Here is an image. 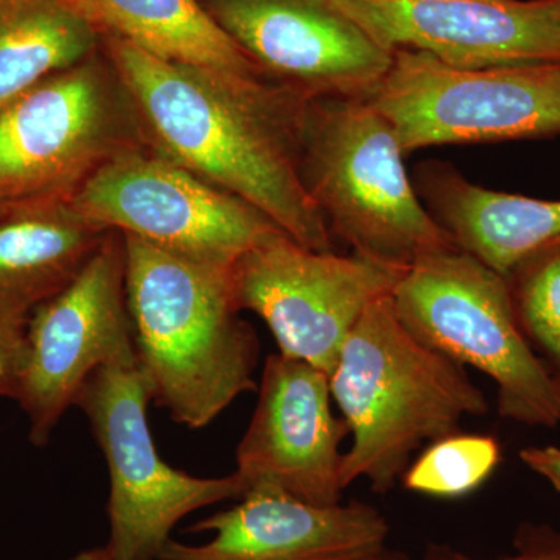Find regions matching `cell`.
<instances>
[{"mask_svg":"<svg viewBox=\"0 0 560 560\" xmlns=\"http://www.w3.org/2000/svg\"><path fill=\"white\" fill-rule=\"evenodd\" d=\"M69 560H117L113 558V555L106 547L90 548V550H83L77 552L73 558Z\"/></svg>","mask_w":560,"mask_h":560,"instance_id":"d4e9b609","label":"cell"},{"mask_svg":"<svg viewBox=\"0 0 560 560\" xmlns=\"http://www.w3.org/2000/svg\"><path fill=\"white\" fill-rule=\"evenodd\" d=\"M419 560H455V550L434 545V547H430L429 550L425 551V555Z\"/></svg>","mask_w":560,"mask_h":560,"instance_id":"484cf974","label":"cell"},{"mask_svg":"<svg viewBox=\"0 0 560 560\" xmlns=\"http://www.w3.org/2000/svg\"><path fill=\"white\" fill-rule=\"evenodd\" d=\"M28 319L0 308V397L16 401L27 364Z\"/></svg>","mask_w":560,"mask_h":560,"instance_id":"7402d4cb","label":"cell"},{"mask_svg":"<svg viewBox=\"0 0 560 560\" xmlns=\"http://www.w3.org/2000/svg\"><path fill=\"white\" fill-rule=\"evenodd\" d=\"M189 530L213 537L201 545L172 539L158 560H371L389 536L371 504L316 506L276 490H250Z\"/></svg>","mask_w":560,"mask_h":560,"instance_id":"9a60e30c","label":"cell"},{"mask_svg":"<svg viewBox=\"0 0 560 560\" xmlns=\"http://www.w3.org/2000/svg\"><path fill=\"white\" fill-rule=\"evenodd\" d=\"M201 2L267 79L308 101H366L393 62L330 0Z\"/></svg>","mask_w":560,"mask_h":560,"instance_id":"7c38bea8","label":"cell"},{"mask_svg":"<svg viewBox=\"0 0 560 560\" xmlns=\"http://www.w3.org/2000/svg\"><path fill=\"white\" fill-rule=\"evenodd\" d=\"M396 131L363 98H313L301 130L302 183L331 237L396 271L456 249L420 201Z\"/></svg>","mask_w":560,"mask_h":560,"instance_id":"277c9868","label":"cell"},{"mask_svg":"<svg viewBox=\"0 0 560 560\" xmlns=\"http://www.w3.org/2000/svg\"><path fill=\"white\" fill-rule=\"evenodd\" d=\"M330 390L352 434L342 460L345 489L366 480L375 492H388L423 442L451 436L464 419L489 412L466 368L412 337L390 294L371 304L350 331Z\"/></svg>","mask_w":560,"mask_h":560,"instance_id":"3957f363","label":"cell"},{"mask_svg":"<svg viewBox=\"0 0 560 560\" xmlns=\"http://www.w3.org/2000/svg\"><path fill=\"white\" fill-rule=\"evenodd\" d=\"M371 560H408L407 556L401 555V552L390 551L386 548L385 551L381 552V555L375 556Z\"/></svg>","mask_w":560,"mask_h":560,"instance_id":"4316f807","label":"cell"},{"mask_svg":"<svg viewBox=\"0 0 560 560\" xmlns=\"http://www.w3.org/2000/svg\"><path fill=\"white\" fill-rule=\"evenodd\" d=\"M368 102L404 154L452 143L560 135V65L456 69L422 51H393Z\"/></svg>","mask_w":560,"mask_h":560,"instance_id":"ba28073f","label":"cell"},{"mask_svg":"<svg viewBox=\"0 0 560 560\" xmlns=\"http://www.w3.org/2000/svg\"><path fill=\"white\" fill-rule=\"evenodd\" d=\"M501 460L499 441L488 434L456 433L431 442L405 470V489L436 499H460L489 480Z\"/></svg>","mask_w":560,"mask_h":560,"instance_id":"44dd1931","label":"cell"},{"mask_svg":"<svg viewBox=\"0 0 560 560\" xmlns=\"http://www.w3.org/2000/svg\"><path fill=\"white\" fill-rule=\"evenodd\" d=\"M345 419L331 411L330 377L275 353L265 361L259 400L235 453L243 492L276 490L316 506L341 503ZM243 495V497H245Z\"/></svg>","mask_w":560,"mask_h":560,"instance_id":"5bb4252c","label":"cell"},{"mask_svg":"<svg viewBox=\"0 0 560 560\" xmlns=\"http://www.w3.org/2000/svg\"><path fill=\"white\" fill-rule=\"evenodd\" d=\"M101 38L70 0H0V108L90 58Z\"/></svg>","mask_w":560,"mask_h":560,"instance_id":"ac0fdd59","label":"cell"},{"mask_svg":"<svg viewBox=\"0 0 560 560\" xmlns=\"http://www.w3.org/2000/svg\"><path fill=\"white\" fill-rule=\"evenodd\" d=\"M390 301L412 337L492 378L501 418L559 425L560 390L523 335L499 272L463 249L444 250L401 272Z\"/></svg>","mask_w":560,"mask_h":560,"instance_id":"5b68a950","label":"cell"},{"mask_svg":"<svg viewBox=\"0 0 560 560\" xmlns=\"http://www.w3.org/2000/svg\"><path fill=\"white\" fill-rule=\"evenodd\" d=\"M521 459L526 467L550 481L552 488L560 492V448L555 445L547 447H528L521 452Z\"/></svg>","mask_w":560,"mask_h":560,"instance_id":"cb8c5ba5","label":"cell"},{"mask_svg":"<svg viewBox=\"0 0 560 560\" xmlns=\"http://www.w3.org/2000/svg\"><path fill=\"white\" fill-rule=\"evenodd\" d=\"M139 363L127 300V257L110 231L72 282L32 312L20 396L33 445L44 447L95 371Z\"/></svg>","mask_w":560,"mask_h":560,"instance_id":"8fae6325","label":"cell"},{"mask_svg":"<svg viewBox=\"0 0 560 560\" xmlns=\"http://www.w3.org/2000/svg\"><path fill=\"white\" fill-rule=\"evenodd\" d=\"M389 51L456 69L560 65L559 0H330Z\"/></svg>","mask_w":560,"mask_h":560,"instance_id":"4fadbf2b","label":"cell"},{"mask_svg":"<svg viewBox=\"0 0 560 560\" xmlns=\"http://www.w3.org/2000/svg\"><path fill=\"white\" fill-rule=\"evenodd\" d=\"M400 276L357 254L305 248L280 232L235 261L232 283L238 308L264 319L279 353L330 377L350 331Z\"/></svg>","mask_w":560,"mask_h":560,"instance_id":"30bf717a","label":"cell"},{"mask_svg":"<svg viewBox=\"0 0 560 560\" xmlns=\"http://www.w3.org/2000/svg\"><path fill=\"white\" fill-rule=\"evenodd\" d=\"M124 235V234H121ZM127 300L153 401L200 430L256 389V331L241 318L234 267L206 264L124 235Z\"/></svg>","mask_w":560,"mask_h":560,"instance_id":"7a4b0ae2","label":"cell"},{"mask_svg":"<svg viewBox=\"0 0 560 560\" xmlns=\"http://www.w3.org/2000/svg\"><path fill=\"white\" fill-rule=\"evenodd\" d=\"M147 149L108 54L58 70L0 108V206L70 198L110 161Z\"/></svg>","mask_w":560,"mask_h":560,"instance_id":"8992f818","label":"cell"},{"mask_svg":"<svg viewBox=\"0 0 560 560\" xmlns=\"http://www.w3.org/2000/svg\"><path fill=\"white\" fill-rule=\"evenodd\" d=\"M101 35L162 60L267 79L201 0H70ZM270 80V79H268Z\"/></svg>","mask_w":560,"mask_h":560,"instance_id":"e0dca14e","label":"cell"},{"mask_svg":"<svg viewBox=\"0 0 560 560\" xmlns=\"http://www.w3.org/2000/svg\"><path fill=\"white\" fill-rule=\"evenodd\" d=\"M515 551L492 560H560V530L548 525L523 523L515 534ZM455 560H480L455 551Z\"/></svg>","mask_w":560,"mask_h":560,"instance_id":"603a6c76","label":"cell"},{"mask_svg":"<svg viewBox=\"0 0 560 560\" xmlns=\"http://www.w3.org/2000/svg\"><path fill=\"white\" fill-rule=\"evenodd\" d=\"M153 390L139 363L101 368L75 407L90 419L109 474V539L117 560H158L172 530L191 512L245 492L234 474L198 478L168 466L150 431Z\"/></svg>","mask_w":560,"mask_h":560,"instance_id":"52a82bcc","label":"cell"},{"mask_svg":"<svg viewBox=\"0 0 560 560\" xmlns=\"http://www.w3.org/2000/svg\"><path fill=\"white\" fill-rule=\"evenodd\" d=\"M105 51L151 153L249 202L305 248L331 250L300 172L308 98L260 77L162 60L110 36Z\"/></svg>","mask_w":560,"mask_h":560,"instance_id":"6da1fadb","label":"cell"},{"mask_svg":"<svg viewBox=\"0 0 560 560\" xmlns=\"http://www.w3.org/2000/svg\"><path fill=\"white\" fill-rule=\"evenodd\" d=\"M70 201L105 230L221 267L283 232L249 202L149 149L110 161Z\"/></svg>","mask_w":560,"mask_h":560,"instance_id":"9c48e42d","label":"cell"},{"mask_svg":"<svg viewBox=\"0 0 560 560\" xmlns=\"http://www.w3.org/2000/svg\"><path fill=\"white\" fill-rule=\"evenodd\" d=\"M109 232L70 198L0 206V308L31 318L80 275Z\"/></svg>","mask_w":560,"mask_h":560,"instance_id":"2e32d148","label":"cell"},{"mask_svg":"<svg viewBox=\"0 0 560 560\" xmlns=\"http://www.w3.org/2000/svg\"><path fill=\"white\" fill-rule=\"evenodd\" d=\"M503 278L523 335L560 390V242L530 254Z\"/></svg>","mask_w":560,"mask_h":560,"instance_id":"ffe728a7","label":"cell"},{"mask_svg":"<svg viewBox=\"0 0 560 560\" xmlns=\"http://www.w3.org/2000/svg\"><path fill=\"white\" fill-rule=\"evenodd\" d=\"M464 250L501 276L537 250L560 242V201L464 187L453 209Z\"/></svg>","mask_w":560,"mask_h":560,"instance_id":"d6986e66","label":"cell"},{"mask_svg":"<svg viewBox=\"0 0 560 560\" xmlns=\"http://www.w3.org/2000/svg\"><path fill=\"white\" fill-rule=\"evenodd\" d=\"M559 2H560V0H559Z\"/></svg>","mask_w":560,"mask_h":560,"instance_id":"83f0119b","label":"cell"}]
</instances>
